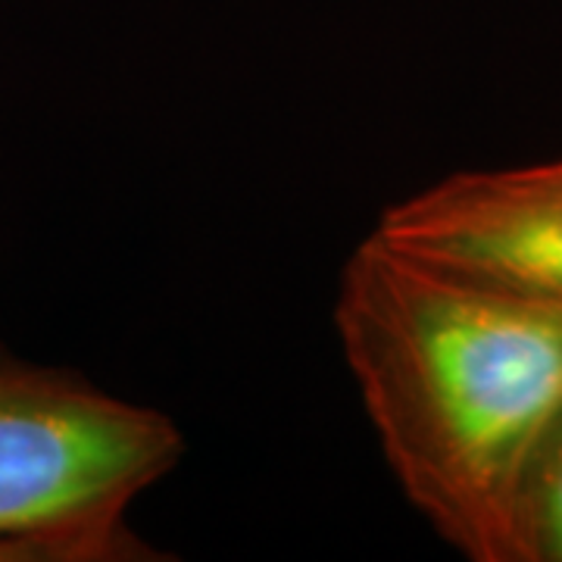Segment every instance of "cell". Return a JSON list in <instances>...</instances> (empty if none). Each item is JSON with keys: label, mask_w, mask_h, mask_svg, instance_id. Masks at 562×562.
<instances>
[{"label": "cell", "mask_w": 562, "mask_h": 562, "mask_svg": "<svg viewBox=\"0 0 562 562\" xmlns=\"http://www.w3.org/2000/svg\"><path fill=\"white\" fill-rule=\"evenodd\" d=\"M372 235L443 272L562 313V154L443 176L384 206Z\"/></svg>", "instance_id": "3957f363"}, {"label": "cell", "mask_w": 562, "mask_h": 562, "mask_svg": "<svg viewBox=\"0 0 562 562\" xmlns=\"http://www.w3.org/2000/svg\"><path fill=\"white\" fill-rule=\"evenodd\" d=\"M516 531L519 562H562V406L525 469Z\"/></svg>", "instance_id": "277c9868"}, {"label": "cell", "mask_w": 562, "mask_h": 562, "mask_svg": "<svg viewBox=\"0 0 562 562\" xmlns=\"http://www.w3.org/2000/svg\"><path fill=\"white\" fill-rule=\"evenodd\" d=\"M335 331L409 506L469 562H519V491L562 406V313L379 235L347 257Z\"/></svg>", "instance_id": "6da1fadb"}, {"label": "cell", "mask_w": 562, "mask_h": 562, "mask_svg": "<svg viewBox=\"0 0 562 562\" xmlns=\"http://www.w3.org/2000/svg\"><path fill=\"white\" fill-rule=\"evenodd\" d=\"M184 453L166 413L0 344V562H135L140 494Z\"/></svg>", "instance_id": "7a4b0ae2"}]
</instances>
